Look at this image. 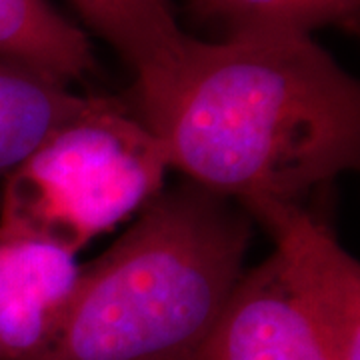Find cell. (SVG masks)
<instances>
[{
    "label": "cell",
    "mask_w": 360,
    "mask_h": 360,
    "mask_svg": "<svg viewBox=\"0 0 360 360\" xmlns=\"http://www.w3.org/2000/svg\"><path fill=\"white\" fill-rule=\"evenodd\" d=\"M96 98L75 94L63 82L0 56V179Z\"/></svg>",
    "instance_id": "obj_7"
},
{
    "label": "cell",
    "mask_w": 360,
    "mask_h": 360,
    "mask_svg": "<svg viewBox=\"0 0 360 360\" xmlns=\"http://www.w3.org/2000/svg\"><path fill=\"white\" fill-rule=\"evenodd\" d=\"M198 18L224 28L226 37L252 32H304L356 22L360 0H188Z\"/></svg>",
    "instance_id": "obj_10"
},
{
    "label": "cell",
    "mask_w": 360,
    "mask_h": 360,
    "mask_svg": "<svg viewBox=\"0 0 360 360\" xmlns=\"http://www.w3.org/2000/svg\"><path fill=\"white\" fill-rule=\"evenodd\" d=\"M136 98L168 168L252 219L359 165V84L304 32L188 37Z\"/></svg>",
    "instance_id": "obj_1"
},
{
    "label": "cell",
    "mask_w": 360,
    "mask_h": 360,
    "mask_svg": "<svg viewBox=\"0 0 360 360\" xmlns=\"http://www.w3.org/2000/svg\"><path fill=\"white\" fill-rule=\"evenodd\" d=\"M92 32L136 72V90L153 86L184 51L170 0H68Z\"/></svg>",
    "instance_id": "obj_8"
},
{
    "label": "cell",
    "mask_w": 360,
    "mask_h": 360,
    "mask_svg": "<svg viewBox=\"0 0 360 360\" xmlns=\"http://www.w3.org/2000/svg\"><path fill=\"white\" fill-rule=\"evenodd\" d=\"M0 56L66 86L98 68L86 34L46 0H0Z\"/></svg>",
    "instance_id": "obj_9"
},
{
    "label": "cell",
    "mask_w": 360,
    "mask_h": 360,
    "mask_svg": "<svg viewBox=\"0 0 360 360\" xmlns=\"http://www.w3.org/2000/svg\"><path fill=\"white\" fill-rule=\"evenodd\" d=\"M248 240L240 206L193 182L158 194L80 269L46 360H198L243 276Z\"/></svg>",
    "instance_id": "obj_2"
},
{
    "label": "cell",
    "mask_w": 360,
    "mask_h": 360,
    "mask_svg": "<svg viewBox=\"0 0 360 360\" xmlns=\"http://www.w3.org/2000/svg\"><path fill=\"white\" fill-rule=\"evenodd\" d=\"M167 170L155 132L116 98L98 96L4 176L0 232L77 255L150 205Z\"/></svg>",
    "instance_id": "obj_3"
},
{
    "label": "cell",
    "mask_w": 360,
    "mask_h": 360,
    "mask_svg": "<svg viewBox=\"0 0 360 360\" xmlns=\"http://www.w3.org/2000/svg\"><path fill=\"white\" fill-rule=\"evenodd\" d=\"M77 255L0 232V360H46L75 300Z\"/></svg>",
    "instance_id": "obj_5"
},
{
    "label": "cell",
    "mask_w": 360,
    "mask_h": 360,
    "mask_svg": "<svg viewBox=\"0 0 360 360\" xmlns=\"http://www.w3.org/2000/svg\"><path fill=\"white\" fill-rule=\"evenodd\" d=\"M198 360H333L272 252L243 274Z\"/></svg>",
    "instance_id": "obj_6"
},
{
    "label": "cell",
    "mask_w": 360,
    "mask_h": 360,
    "mask_svg": "<svg viewBox=\"0 0 360 360\" xmlns=\"http://www.w3.org/2000/svg\"><path fill=\"white\" fill-rule=\"evenodd\" d=\"M258 222L300 304L321 330L333 360H360V266L330 229L302 205L278 206Z\"/></svg>",
    "instance_id": "obj_4"
}]
</instances>
